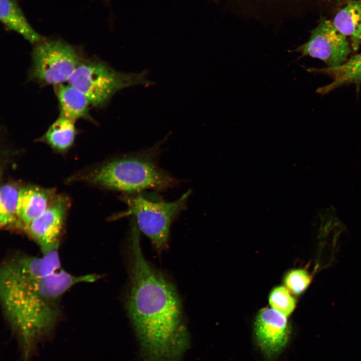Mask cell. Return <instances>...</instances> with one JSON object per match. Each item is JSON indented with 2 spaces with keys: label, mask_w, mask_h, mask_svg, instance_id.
<instances>
[{
  "label": "cell",
  "mask_w": 361,
  "mask_h": 361,
  "mask_svg": "<svg viewBox=\"0 0 361 361\" xmlns=\"http://www.w3.org/2000/svg\"><path fill=\"white\" fill-rule=\"evenodd\" d=\"M20 187L8 182L0 191V226L1 228L20 230L17 216V203Z\"/></svg>",
  "instance_id": "cell-17"
},
{
  "label": "cell",
  "mask_w": 361,
  "mask_h": 361,
  "mask_svg": "<svg viewBox=\"0 0 361 361\" xmlns=\"http://www.w3.org/2000/svg\"><path fill=\"white\" fill-rule=\"evenodd\" d=\"M269 303L272 308L286 316L289 315L295 307V301L288 290L279 286L274 288L269 296Z\"/></svg>",
  "instance_id": "cell-18"
},
{
  "label": "cell",
  "mask_w": 361,
  "mask_h": 361,
  "mask_svg": "<svg viewBox=\"0 0 361 361\" xmlns=\"http://www.w3.org/2000/svg\"><path fill=\"white\" fill-rule=\"evenodd\" d=\"M322 72L332 77V80L324 87L326 92L347 84L361 83V53L351 57L341 65L334 67H326Z\"/></svg>",
  "instance_id": "cell-16"
},
{
  "label": "cell",
  "mask_w": 361,
  "mask_h": 361,
  "mask_svg": "<svg viewBox=\"0 0 361 361\" xmlns=\"http://www.w3.org/2000/svg\"><path fill=\"white\" fill-rule=\"evenodd\" d=\"M135 223L131 236V286L127 309L144 361H178L189 345L175 288L144 258Z\"/></svg>",
  "instance_id": "cell-1"
},
{
  "label": "cell",
  "mask_w": 361,
  "mask_h": 361,
  "mask_svg": "<svg viewBox=\"0 0 361 361\" xmlns=\"http://www.w3.org/2000/svg\"><path fill=\"white\" fill-rule=\"evenodd\" d=\"M0 21L8 30L19 34L32 44L45 39L31 25L19 0H0Z\"/></svg>",
  "instance_id": "cell-13"
},
{
  "label": "cell",
  "mask_w": 361,
  "mask_h": 361,
  "mask_svg": "<svg viewBox=\"0 0 361 361\" xmlns=\"http://www.w3.org/2000/svg\"><path fill=\"white\" fill-rule=\"evenodd\" d=\"M336 30L350 40L356 51L361 46V0H351L335 16L332 21Z\"/></svg>",
  "instance_id": "cell-14"
},
{
  "label": "cell",
  "mask_w": 361,
  "mask_h": 361,
  "mask_svg": "<svg viewBox=\"0 0 361 361\" xmlns=\"http://www.w3.org/2000/svg\"><path fill=\"white\" fill-rule=\"evenodd\" d=\"M96 274L73 275L59 271L28 283L0 284V298L4 316L22 343L25 355L35 343L51 333L60 316V302L73 286L93 282Z\"/></svg>",
  "instance_id": "cell-2"
},
{
  "label": "cell",
  "mask_w": 361,
  "mask_h": 361,
  "mask_svg": "<svg viewBox=\"0 0 361 361\" xmlns=\"http://www.w3.org/2000/svg\"><path fill=\"white\" fill-rule=\"evenodd\" d=\"M255 332L257 342L263 352L269 356L276 355L288 340L286 316L274 309H263L257 315Z\"/></svg>",
  "instance_id": "cell-10"
},
{
  "label": "cell",
  "mask_w": 361,
  "mask_h": 361,
  "mask_svg": "<svg viewBox=\"0 0 361 361\" xmlns=\"http://www.w3.org/2000/svg\"><path fill=\"white\" fill-rule=\"evenodd\" d=\"M69 206L67 196L57 195L50 207L25 228L42 254L58 249Z\"/></svg>",
  "instance_id": "cell-9"
},
{
  "label": "cell",
  "mask_w": 361,
  "mask_h": 361,
  "mask_svg": "<svg viewBox=\"0 0 361 361\" xmlns=\"http://www.w3.org/2000/svg\"><path fill=\"white\" fill-rule=\"evenodd\" d=\"M57 194L53 189L35 185L20 188L17 203V216L20 230L25 228L45 211L52 204Z\"/></svg>",
  "instance_id": "cell-11"
},
{
  "label": "cell",
  "mask_w": 361,
  "mask_h": 361,
  "mask_svg": "<svg viewBox=\"0 0 361 361\" xmlns=\"http://www.w3.org/2000/svg\"><path fill=\"white\" fill-rule=\"evenodd\" d=\"M34 45L29 77L41 85L68 81L84 58L79 48L61 39L45 38Z\"/></svg>",
  "instance_id": "cell-6"
},
{
  "label": "cell",
  "mask_w": 361,
  "mask_h": 361,
  "mask_svg": "<svg viewBox=\"0 0 361 361\" xmlns=\"http://www.w3.org/2000/svg\"><path fill=\"white\" fill-rule=\"evenodd\" d=\"M61 269L58 249L33 256L15 254L1 265L0 283L23 284L53 274Z\"/></svg>",
  "instance_id": "cell-8"
},
{
  "label": "cell",
  "mask_w": 361,
  "mask_h": 361,
  "mask_svg": "<svg viewBox=\"0 0 361 361\" xmlns=\"http://www.w3.org/2000/svg\"><path fill=\"white\" fill-rule=\"evenodd\" d=\"M147 75L146 70L120 72L101 60L84 58L67 82L83 92L92 106L103 107L121 89L137 85H152Z\"/></svg>",
  "instance_id": "cell-4"
},
{
  "label": "cell",
  "mask_w": 361,
  "mask_h": 361,
  "mask_svg": "<svg viewBox=\"0 0 361 361\" xmlns=\"http://www.w3.org/2000/svg\"><path fill=\"white\" fill-rule=\"evenodd\" d=\"M350 51L347 38L336 30L332 21L326 19L321 20L309 40L295 50L301 57L308 56L323 61L328 68L345 63Z\"/></svg>",
  "instance_id": "cell-7"
},
{
  "label": "cell",
  "mask_w": 361,
  "mask_h": 361,
  "mask_svg": "<svg viewBox=\"0 0 361 361\" xmlns=\"http://www.w3.org/2000/svg\"><path fill=\"white\" fill-rule=\"evenodd\" d=\"M154 152L147 150L113 159L73 180L128 193L173 188L178 180L159 166Z\"/></svg>",
  "instance_id": "cell-3"
},
{
  "label": "cell",
  "mask_w": 361,
  "mask_h": 361,
  "mask_svg": "<svg viewBox=\"0 0 361 361\" xmlns=\"http://www.w3.org/2000/svg\"><path fill=\"white\" fill-rule=\"evenodd\" d=\"M191 193L188 190L177 200L169 202L150 200L141 195L125 196L122 201L127 209L113 215L110 220L134 217L138 228L160 252L167 244L172 221L185 208Z\"/></svg>",
  "instance_id": "cell-5"
},
{
  "label": "cell",
  "mask_w": 361,
  "mask_h": 361,
  "mask_svg": "<svg viewBox=\"0 0 361 361\" xmlns=\"http://www.w3.org/2000/svg\"><path fill=\"white\" fill-rule=\"evenodd\" d=\"M311 280V277L307 271L302 269H295L286 275L285 283L292 292L299 294L307 288Z\"/></svg>",
  "instance_id": "cell-19"
},
{
  "label": "cell",
  "mask_w": 361,
  "mask_h": 361,
  "mask_svg": "<svg viewBox=\"0 0 361 361\" xmlns=\"http://www.w3.org/2000/svg\"><path fill=\"white\" fill-rule=\"evenodd\" d=\"M75 121L60 116L39 139L59 152H64L73 145L76 135Z\"/></svg>",
  "instance_id": "cell-15"
},
{
  "label": "cell",
  "mask_w": 361,
  "mask_h": 361,
  "mask_svg": "<svg viewBox=\"0 0 361 361\" xmlns=\"http://www.w3.org/2000/svg\"><path fill=\"white\" fill-rule=\"evenodd\" d=\"M54 88L60 116L74 121L81 118L92 120L89 115L91 104L83 92L69 83L57 84Z\"/></svg>",
  "instance_id": "cell-12"
}]
</instances>
